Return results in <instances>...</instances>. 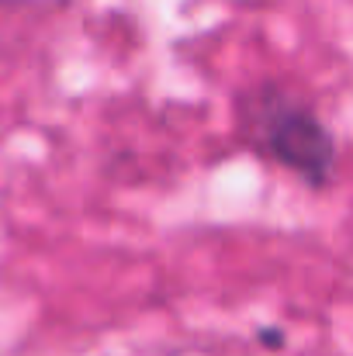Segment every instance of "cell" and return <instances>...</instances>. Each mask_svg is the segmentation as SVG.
I'll return each instance as SVG.
<instances>
[{"label":"cell","mask_w":353,"mask_h":356,"mask_svg":"<svg viewBox=\"0 0 353 356\" xmlns=\"http://www.w3.org/2000/svg\"><path fill=\"white\" fill-rule=\"evenodd\" d=\"M233 138L239 149L308 191H329L340 166V138L319 115L315 101L284 76H260L239 87L229 104Z\"/></svg>","instance_id":"6da1fadb"},{"label":"cell","mask_w":353,"mask_h":356,"mask_svg":"<svg viewBox=\"0 0 353 356\" xmlns=\"http://www.w3.org/2000/svg\"><path fill=\"white\" fill-rule=\"evenodd\" d=\"M256 343L267 346V350H281V346H284V332H281V329H260V332H256Z\"/></svg>","instance_id":"7a4b0ae2"}]
</instances>
